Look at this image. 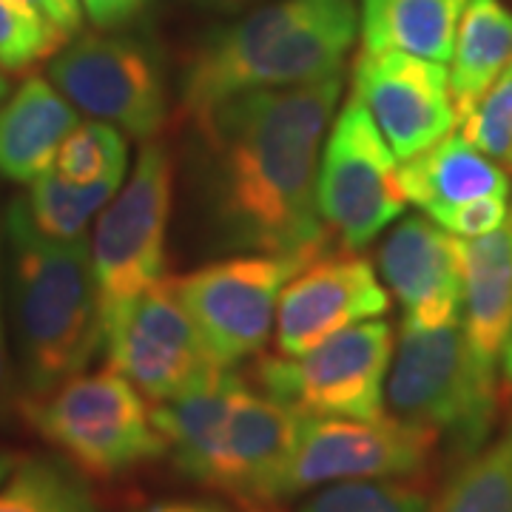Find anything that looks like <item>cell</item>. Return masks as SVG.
<instances>
[{
    "instance_id": "cell-18",
    "label": "cell",
    "mask_w": 512,
    "mask_h": 512,
    "mask_svg": "<svg viewBox=\"0 0 512 512\" xmlns=\"http://www.w3.org/2000/svg\"><path fill=\"white\" fill-rule=\"evenodd\" d=\"M464 302L461 328L476 359L498 370L512 328V211L501 228L484 237H456Z\"/></svg>"
},
{
    "instance_id": "cell-37",
    "label": "cell",
    "mask_w": 512,
    "mask_h": 512,
    "mask_svg": "<svg viewBox=\"0 0 512 512\" xmlns=\"http://www.w3.org/2000/svg\"><path fill=\"white\" fill-rule=\"evenodd\" d=\"M20 453H15V450H0V484L6 481V476L18 467L20 461Z\"/></svg>"
},
{
    "instance_id": "cell-6",
    "label": "cell",
    "mask_w": 512,
    "mask_h": 512,
    "mask_svg": "<svg viewBox=\"0 0 512 512\" xmlns=\"http://www.w3.org/2000/svg\"><path fill=\"white\" fill-rule=\"evenodd\" d=\"M396 336L382 319L353 322L302 356H262L254 379L262 393L305 416L384 419V384Z\"/></svg>"
},
{
    "instance_id": "cell-11",
    "label": "cell",
    "mask_w": 512,
    "mask_h": 512,
    "mask_svg": "<svg viewBox=\"0 0 512 512\" xmlns=\"http://www.w3.org/2000/svg\"><path fill=\"white\" fill-rule=\"evenodd\" d=\"M308 262L299 256H237L174 279L214 365L234 370L262 353L276 322L279 293Z\"/></svg>"
},
{
    "instance_id": "cell-15",
    "label": "cell",
    "mask_w": 512,
    "mask_h": 512,
    "mask_svg": "<svg viewBox=\"0 0 512 512\" xmlns=\"http://www.w3.org/2000/svg\"><path fill=\"white\" fill-rule=\"evenodd\" d=\"M379 274L402 305V325L439 328L461 319L464 282L456 237L424 217H407L382 242Z\"/></svg>"
},
{
    "instance_id": "cell-14",
    "label": "cell",
    "mask_w": 512,
    "mask_h": 512,
    "mask_svg": "<svg viewBox=\"0 0 512 512\" xmlns=\"http://www.w3.org/2000/svg\"><path fill=\"white\" fill-rule=\"evenodd\" d=\"M390 311V293L365 256L333 251L313 256L288 279L276 308V350L302 356L353 322Z\"/></svg>"
},
{
    "instance_id": "cell-21",
    "label": "cell",
    "mask_w": 512,
    "mask_h": 512,
    "mask_svg": "<svg viewBox=\"0 0 512 512\" xmlns=\"http://www.w3.org/2000/svg\"><path fill=\"white\" fill-rule=\"evenodd\" d=\"M470 0H362L359 29L370 52H407L447 63Z\"/></svg>"
},
{
    "instance_id": "cell-31",
    "label": "cell",
    "mask_w": 512,
    "mask_h": 512,
    "mask_svg": "<svg viewBox=\"0 0 512 512\" xmlns=\"http://www.w3.org/2000/svg\"><path fill=\"white\" fill-rule=\"evenodd\" d=\"M3 214H0V427H9L12 421L20 419L23 407V390H20L18 370L12 359V345L6 333V313H3Z\"/></svg>"
},
{
    "instance_id": "cell-23",
    "label": "cell",
    "mask_w": 512,
    "mask_h": 512,
    "mask_svg": "<svg viewBox=\"0 0 512 512\" xmlns=\"http://www.w3.org/2000/svg\"><path fill=\"white\" fill-rule=\"evenodd\" d=\"M427 512H512V416L495 439L458 461Z\"/></svg>"
},
{
    "instance_id": "cell-20",
    "label": "cell",
    "mask_w": 512,
    "mask_h": 512,
    "mask_svg": "<svg viewBox=\"0 0 512 512\" xmlns=\"http://www.w3.org/2000/svg\"><path fill=\"white\" fill-rule=\"evenodd\" d=\"M396 174L407 202L427 214L478 197H512L510 174L461 134H447L439 143L402 160Z\"/></svg>"
},
{
    "instance_id": "cell-36",
    "label": "cell",
    "mask_w": 512,
    "mask_h": 512,
    "mask_svg": "<svg viewBox=\"0 0 512 512\" xmlns=\"http://www.w3.org/2000/svg\"><path fill=\"white\" fill-rule=\"evenodd\" d=\"M194 6H202V9H214V12H237L242 6H251L256 0H188Z\"/></svg>"
},
{
    "instance_id": "cell-7",
    "label": "cell",
    "mask_w": 512,
    "mask_h": 512,
    "mask_svg": "<svg viewBox=\"0 0 512 512\" xmlns=\"http://www.w3.org/2000/svg\"><path fill=\"white\" fill-rule=\"evenodd\" d=\"M171 205L174 154L160 140H146L134 174L103 208L89 245L100 316L165 276Z\"/></svg>"
},
{
    "instance_id": "cell-25",
    "label": "cell",
    "mask_w": 512,
    "mask_h": 512,
    "mask_svg": "<svg viewBox=\"0 0 512 512\" xmlns=\"http://www.w3.org/2000/svg\"><path fill=\"white\" fill-rule=\"evenodd\" d=\"M120 183L123 177L111 174L94 183L77 185L63 180L52 168L29 185V194H23V202L43 237L57 242H77L86 239L89 222L109 205L111 197L120 191Z\"/></svg>"
},
{
    "instance_id": "cell-22",
    "label": "cell",
    "mask_w": 512,
    "mask_h": 512,
    "mask_svg": "<svg viewBox=\"0 0 512 512\" xmlns=\"http://www.w3.org/2000/svg\"><path fill=\"white\" fill-rule=\"evenodd\" d=\"M450 94L458 126L512 60V12L501 0H470L453 43Z\"/></svg>"
},
{
    "instance_id": "cell-39",
    "label": "cell",
    "mask_w": 512,
    "mask_h": 512,
    "mask_svg": "<svg viewBox=\"0 0 512 512\" xmlns=\"http://www.w3.org/2000/svg\"><path fill=\"white\" fill-rule=\"evenodd\" d=\"M510 165H512V163H510Z\"/></svg>"
},
{
    "instance_id": "cell-30",
    "label": "cell",
    "mask_w": 512,
    "mask_h": 512,
    "mask_svg": "<svg viewBox=\"0 0 512 512\" xmlns=\"http://www.w3.org/2000/svg\"><path fill=\"white\" fill-rule=\"evenodd\" d=\"M510 211V197H478V200L439 208V211H433L427 217L436 222L439 228H444L447 234H453V237L473 239L501 228L510 217Z\"/></svg>"
},
{
    "instance_id": "cell-27",
    "label": "cell",
    "mask_w": 512,
    "mask_h": 512,
    "mask_svg": "<svg viewBox=\"0 0 512 512\" xmlns=\"http://www.w3.org/2000/svg\"><path fill=\"white\" fill-rule=\"evenodd\" d=\"M52 168L63 180L77 185L94 183V180H103L111 174L126 177V134L111 123H103V120L77 123L72 134L63 140Z\"/></svg>"
},
{
    "instance_id": "cell-10",
    "label": "cell",
    "mask_w": 512,
    "mask_h": 512,
    "mask_svg": "<svg viewBox=\"0 0 512 512\" xmlns=\"http://www.w3.org/2000/svg\"><path fill=\"white\" fill-rule=\"evenodd\" d=\"M396 171V154L376 120L350 97L330 123L316 185L322 220L345 248H365L402 217L407 197Z\"/></svg>"
},
{
    "instance_id": "cell-24",
    "label": "cell",
    "mask_w": 512,
    "mask_h": 512,
    "mask_svg": "<svg viewBox=\"0 0 512 512\" xmlns=\"http://www.w3.org/2000/svg\"><path fill=\"white\" fill-rule=\"evenodd\" d=\"M0 512H103L86 476L60 456H23L0 484Z\"/></svg>"
},
{
    "instance_id": "cell-8",
    "label": "cell",
    "mask_w": 512,
    "mask_h": 512,
    "mask_svg": "<svg viewBox=\"0 0 512 512\" xmlns=\"http://www.w3.org/2000/svg\"><path fill=\"white\" fill-rule=\"evenodd\" d=\"M100 330L109 367L154 404L177 399L225 370L208 356L171 276L100 316Z\"/></svg>"
},
{
    "instance_id": "cell-5",
    "label": "cell",
    "mask_w": 512,
    "mask_h": 512,
    "mask_svg": "<svg viewBox=\"0 0 512 512\" xmlns=\"http://www.w3.org/2000/svg\"><path fill=\"white\" fill-rule=\"evenodd\" d=\"M20 419L97 481L123 478L168 453L146 396L114 367L77 373L52 393L26 399Z\"/></svg>"
},
{
    "instance_id": "cell-12",
    "label": "cell",
    "mask_w": 512,
    "mask_h": 512,
    "mask_svg": "<svg viewBox=\"0 0 512 512\" xmlns=\"http://www.w3.org/2000/svg\"><path fill=\"white\" fill-rule=\"evenodd\" d=\"M439 436L384 416H305L291 467L282 487V501L311 493L339 481H379V478H424Z\"/></svg>"
},
{
    "instance_id": "cell-35",
    "label": "cell",
    "mask_w": 512,
    "mask_h": 512,
    "mask_svg": "<svg viewBox=\"0 0 512 512\" xmlns=\"http://www.w3.org/2000/svg\"><path fill=\"white\" fill-rule=\"evenodd\" d=\"M498 387H501V404L512 410V328L498 359Z\"/></svg>"
},
{
    "instance_id": "cell-9",
    "label": "cell",
    "mask_w": 512,
    "mask_h": 512,
    "mask_svg": "<svg viewBox=\"0 0 512 512\" xmlns=\"http://www.w3.org/2000/svg\"><path fill=\"white\" fill-rule=\"evenodd\" d=\"M49 80L74 109L154 140L168 120V94L157 55L126 35L89 32L49 60Z\"/></svg>"
},
{
    "instance_id": "cell-26",
    "label": "cell",
    "mask_w": 512,
    "mask_h": 512,
    "mask_svg": "<svg viewBox=\"0 0 512 512\" xmlns=\"http://www.w3.org/2000/svg\"><path fill=\"white\" fill-rule=\"evenodd\" d=\"M427 504L430 498L419 478H379L319 487L288 512H427ZM251 512H274V507Z\"/></svg>"
},
{
    "instance_id": "cell-1",
    "label": "cell",
    "mask_w": 512,
    "mask_h": 512,
    "mask_svg": "<svg viewBox=\"0 0 512 512\" xmlns=\"http://www.w3.org/2000/svg\"><path fill=\"white\" fill-rule=\"evenodd\" d=\"M342 77L254 89L217 103L194 126L205 146L211 217L231 248L313 259L328 245L319 211V148Z\"/></svg>"
},
{
    "instance_id": "cell-4",
    "label": "cell",
    "mask_w": 512,
    "mask_h": 512,
    "mask_svg": "<svg viewBox=\"0 0 512 512\" xmlns=\"http://www.w3.org/2000/svg\"><path fill=\"white\" fill-rule=\"evenodd\" d=\"M384 404L393 419L447 441L461 461L490 441L501 410L498 370L478 362L461 319L439 328L402 325L387 370Z\"/></svg>"
},
{
    "instance_id": "cell-17",
    "label": "cell",
    "mask_w": 512,
    "mask_h": 512,
    "mask_svg": "<svg viewBox=\"0 0 512 512\" xmlns=\"http://www.w3.org/2000/svg\"><path fill=\"white\" fill-rule=\"evenodd\" d=\"M242 384L245 379L234 370H217L183 396L151 407V419L168 444L171 461L188 481L222 490L225 433Z\"/></svg>"
},
{
    "instance_id": "cell-29",
    "label": "cell",
    "mask_w": 512,
    "mask_h": 512,
    "mask_svg": "<svg viewBox=\"0 0 512 512\" xmlns=\"http://www.w3.org/2000/svg\"><path fill=\"white\" fill-rule=\"evenodd\" d=\"M461 137L498 163H512V60L461 120Z\"/></svg>"
},
{
    "instance_id": "cell-32",
    "label": "cell",
    "mask_w": 512,
    "mask_h": 512,
    "mask_svg": "<svg viewBox=\"0 0 512 512\" xmlns=\"http://www.w3.org/2000/svg\"><path fill=\"white\" fill-rule=\"evenodd\" d=\"M97 29H117L134 20L151 0H80Z\"/></svg>"
},
{
    "instance_id": "cell-38",
    "label": "cell",
    "mask_w": 512,
    "mask_h": 512,
    "mask_svg": "<svg viewBox=\"0 0 512 512\" xmlns=\"http://www.w3.org/2000/svg\"><path fill=\"white\" fill-rule=\"evenodd\" d=\"M6 97H9V80H6V72L0 69V106H3Z\"/></svg>"
},
{
    "instance_id": "cell-3",
    "label": "cell",
    "mask_w": 512,
    "mask_h": 512,
    "mask_svg": "<svg viewBox=\"0 0 512 512\" xmlns=\"http://www.w3.org/2000/svg\"><path fill=\"white\" fill-rule=\"evenodd\" d=\"M359 35L353 0H274L205 37L183 74L194 123L217 103L254 89L305 86L339 74Z\"/></svg>"
},
{
    "instance_id": "cell-33",
    "label": "cell",
    "mask_w": 512,
    "mask_h": 512,
    "mask_svg": "<svg viewBox=\"0 0 512 512\" xmlns=\"http://www.w3.org/2000/svg\"><path fill=\"white\" fill-rule=\"evenodd\" d=\"M32 9H37L46 20H52L60 32L72 37L83 26V3L80 0H23Z\"/></svg>"
},
{
    "instance_id": "cell-13",
    "label": "cell",
    "mask_w": 512,
    "mask_h": 512,
    "mask_svg": "<svg viewBox=\"0 0 512 512\" xmlns=\"http://www.w3.org/2000/svg\"><path fill=\"white\" fill-rule=\"evenodd\" d=\"M350 83V97L370 111L396 160L430 148L458 126L450 72L439 60L365 49L353 60Z\"/></svg>"
},
{
    "instance_id": "cell-34",
    "label": "cell",
    "mask_w": 512,
    "mask_h": 512,
    "mask_svg": "<svg viewBox=\"0 0 512 512\" xmlns=\"http://www.w3.org/2000/svg\"><path fill=\"white\" fill-rule=\"evenodd\" d=\"M137 512H234L222 507L217 501H202V498H168V501H154Z\"/></svg>"
},
{
    "instance_id": "cell-16",
    "label": "cell",
    "mask_w": 512,
    "mask_h": 512,
    "mask_svg": "<svg viewBox=\"0 0 512 512\" xmlns=\"http://www.w3.org/2000/svg\"><path fill=\"white\" fill-rule=\"evenodd\" d=\"M299 427V410L242 384L225 433L222 493L234 495L245 510L279 504Z\"/></svg>"
},
{
    "instance_id": "cell-2",
    "label": "cell",
    "mask_w": 512,
    "mask_h": 512,
    "mask_svg": "<svg viewBox=\"0 0 512 512\" xmlns=\"http://www.w3.org/2000/svg\"><path fill=\"white\" fill-rule=\"evenodd\" d=\"M6 308L23 402L83 373L103 348L92 248L43 237L23 197L3 211Z\"/></svg>"
},
{
    "instance_id": "cell-28",
    "label": "cell",
    "mask_w": 512,
    "mask_h": 512,
    "mask_svg": "<svg viewBox=\"0 0 512 512\" xmlns=\"http://www.w3.org/2000/svg\"><path fill=\"white\" fill-rule=\"evenodd\" d=\"M69 43L52 20L23 0H0V69L9 74H26L37 63L52 57Z\"/></svg>"
},
{
    "instance_id": "cell-19",
    "label": "cell",
    "mask_w": 512,
    "mask_h": 512,
    "mask_svg": "<svg viewBox=\"0 0 512 512\" xmlns=\"http://www.w3.org/2000/svg\"><path fill=\"white\" fill-rule=\"evenodd\" d=\"M77 123V109L55 83L29 74L0 106V177L35 183L52 171L57 151Z\"/></svg>"
}]
</instances>
